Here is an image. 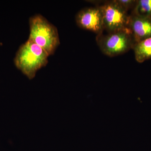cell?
I'll return each instance as SVG.
<instances>
[{
  "label": "cell",
  "instance_id": "cell-1",
  "mask_svg": "<svg viewBox=\"0 0 151 151\" xmlns=\"http://www.w3.org/2000/svg\"><path fill=\"white\" fill-rule=\"evenodd\" d=\"M49 56L43 49L28 40L20 47L14 63L19 70L29 79H32L38 70L46 66Z\"/></svg>",
  "mask_w": 151,
  "mask_h": 151
},
{
  "label": "cell",
  "instance_id": "cell-2",
  "mask_svg": "<svg viewBox=\"0 0 151 151\" xmlns=\"http://www.w3.org/2000/svg\"><path fill=\"white\" fill-rule=\"evenodd\" d=\"M28 40L36 44L47 52L54 54L60 42L57 29L41 15L37 14L29 19Z\"/></svg>",
  "mask_w": 151,
  "mask_h": 151
},
{
  "label": "cell",
  "instance_id": "cell-3",
  "mask_svg": "<svg viewBox=\"0 0 151 151\" xmlns=\"http://www.w3.org/2000/svg\"><path fill=\"white\" fill-rule=\"evenodd\" d=\"M97 42L104 54L110 57L124 54L133 48L135 42L131 30L98 34Z\"/></svg>",
  "mask_w": 151,
  "mask_h": 151
},
{
  "label": "cell",
  "instance_id": "cell-4",
  "mask_svg": "<svg viewBox=\"0 0 151 151\" xmlns=\"http://www.w3.org/2000/svg\"><path fill=\"white\" fill-rule=\"evenodd\" d=\"M100 7L103 15L104 29L108 32L130 30V16L115 1L108 2Z\"/></svg>",
  "mask_w": 151,
  "mask_h": 151
},
{
  "label": "cell",
  "instance_id": "cell-5",
  "mask_svg": "<svg viewBox=\"0 0 151 151\" xmlns=\"http://www.w3.org/2000/svg\"><path fill=\"white\" fill-rule=\"evenodd\" d=\"M76 23L83 29L99 34L103 28V15L100 7L83 9L76 15Z\"/></svg>",
  "mask_w": 151,
  "mask_h": 151
},
{
  "label": "cell",
  "instance_id": "cell-6",
  "mask_svg": "<svg viewBox=\"0 0 151 151\" xmlns=\"http://www.w3.org/2000/svg\"><path fill=\"white\" fill-rule=\"evenodd\" d=\"M129 27L135 43L151 37V19L133 14L130 16Z\"/></svg>",
  "mask_w": 151,
  "mask_h": 151
},
{
  "label": "cell",
  "instance_id": "cell-7",
  "mask_svg": "<svg viewBox=\"0 0 151 151\" xmlns=\"http://www.w3.org/2000/svg\"><path fill=\"white\" fill-rule=\"evenodd\" d=\"M137 62L143 63L151 58V37L135 43L133 47Z\"/></svg>",
  "mask_w": 151,
  "mask_h": 151
},
{
  "label": "cell",
  "instance_id": "cell-8",
  "mask_svg": "<svg viewBox=\"0 0 151 151\" xmlns=\"http://www.w3.org/2000/svg\"><path fill=\"white\" fill-rule=\"evenodd\" d=\"M133 14L151 19V0L137 1Z\"/></svg>",
  "mask_w": 151,
  "mask_h": 151
},
{
  "label": "cell",
  "instance_id": "cell-9",
  "mask_svg": "<svg viewBox=\"0 0 151 151\" xmlns=\"http://www.w3.org/2000/svg\"><path fill=\"white\" fill-rule=\"evenodd\" d=\"M115 1L125 11L128 12L129 9L136 5L137 1L134 0H115Z\"/></svg>",
  "mask_w": 151,
  "mask_h": 151
}]
</instances>
